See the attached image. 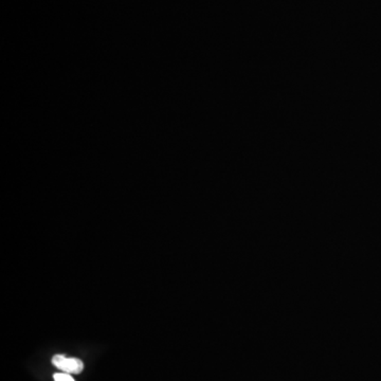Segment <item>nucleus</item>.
Returning <instances> with one entry per match:
<instances>
[{
  "label": "nucleus",
  "instance_id": "nucleus-1",
  "mask_svg": "<svg viewBox=\"0 0 381 381\" xmlns=\"http://www.w3.org/2000/svg\"><path fill=\"white\" fill-rule=\"evenodd\" d=\"M52 363H53L54 367H58L64 373L80 374L84 370V363L81 359L68 358L64 355H55V356H53Z\"/></svg>",
  "mask_w": 381,
  "mask_h": 381
},
{
  "label": "nucleus",
  "instance_id": "nucleus-2",
  "mask_svg": "<svg viewBox=\"0 0 381 381\" xmlns=\"http://www.w3.org/2000/svg\"><path fill=\"white\" fill-rule=\"evenodd\" d=\"M53 380L54 381H75L71 374L64 373V372L54 374Z\"/></svg>",
  "mask_w": 381,
  "mask_h": 381
}]
</instances>
